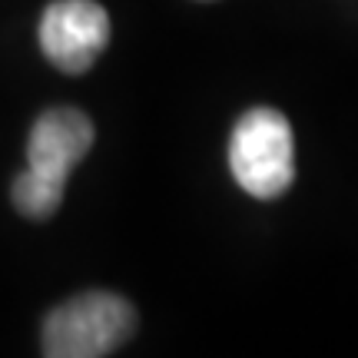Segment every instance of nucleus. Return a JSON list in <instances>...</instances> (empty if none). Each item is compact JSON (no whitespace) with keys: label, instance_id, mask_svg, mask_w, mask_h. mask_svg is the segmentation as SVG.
<instances>
[{"label":"nucleus","instance_id":"f257e3e1","mask_svg":"<svg viewBox=\"0 0 358 358\" xmlns=\"http://www.w3.org/2000/svg\"><path fill=\"white\" fill-rule=\"evenodd\" d=\"M136 332V308L116 292H80L43 322V355L103 358Z\"/></svg>","mask_w":358,"mask_h":358},{"label":"nucleus","instance_id":"f03ea898","mask_svg":"<svg viewBox=\"0 0 358 358\" xmlns=\"http://www.w3.org/2000/svg\"><path fill=\"white\" fill-rule=\"evenodd\" d=\"M292 127L272 106H252L229 136V169L256 199H275L292 186Z\"/></svg>","mask_w":358,"mask_h":358},{"label":"nucleus","instance_id":"7ed1b4c3","mask_svg":"<svg viewBox=\"0 0 358 358\" xmlns=\"http://www.w3.org/2000/svg\"><path fill=\"white\" fill-rule=\"evenodd\" d=\"M106 40L110 17L96 0H53L40 17V47L64 73H87Z\"/></svg>","mask_w":358,"mask_h":358},{"label":"nucleus","instance_id":"20e7f679","mask_svg":"<svg viewBox=\"0 0 358 358\" xmlns=\"http://www.w3.org/2000/svg\"><path fill=\"white\" fill-rule=\"evenodd\" d=\"M93 146V123L73 106H53L37 116L27 143V169L53 186H66L80 159Z\"/></svg>","mask_w":358,"mask_h":358},{"label":"nucleus","instance_id":"39448f33","mask_svg":"<svg viewBox=\"0 0 358 358\" xmlns=\"http://www.w3.org/2000/svg\"><path fill=\"white\" fill-rule=\"evenodd\" d=\"M64 189L66 186H53L47 179H40L37 173L24 169L20 176L13 179L10 196H13V206L27 219H50L60 209V203H64Z\"/></svg>","mask_w":358,"mask_h":358}]
</instances>
